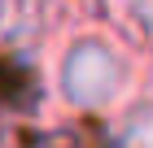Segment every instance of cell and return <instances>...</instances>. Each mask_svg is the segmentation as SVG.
<instances>
[{"label":"cell","instance_id":"obj_1","mask_svg":"<svg viewBox=\"0 0 153 148\" xmlns=\"http://www.w3.org/2000/svg\"><path fill=\"white\" fill-rule=\"evenodd\" d=\"M131 79H136L131 57L101 31L74 35L57 61V87L79 109H105V105L123 100L131 91Z\"/></svg>","mask_w":153,"mask_h":148},{"label":"cell","instance_id":"obj_2","mask_svg":"<svg viewBox=\"0 0 153 148\" xmlns=\"http://www.w3.org/2000/svg\"><path fill=\"white\" fill-rule=\"evenodd\" d=\"M118 148H153V96L131 100L118 118Z\"/></svg>","mask_w":153,"mask_h":148},{"label":"cell","instance_id":"obj_3","mask_svg":"<svg viewBox=\"0 0 153 148\" xmlns=\"http://www.w3.org/2000/svg\"><path fill=\"white\" fill-rule=\"evenodd\" d=\"M109 9L136 39H153V0H109Z\"/></svg>","mask_w":153,"mask_h":148}]
</instances>
